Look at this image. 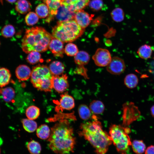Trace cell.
I'll use <instances>...</instances> for the list:
<instances>
[{"label": "cell", "instance_id": "22", "mask_svg": "<svg viewBox=\"0 0 154 154\" xmlns=\"http://www.w3.org/2000/svg\"><path fill=\"white\" fill-rule=\"evenodd\" d=\"M152 51L153 49L151 46L145 44L142 45L139 48L137 53L140 58L147 59L151 57Z\"/></svg>", "mask_w": 154, "mask_h": 154}, {"label": "cell", "instance_id": "18", "mask_svg": "<svg viewBox=\"0 0 154 154\" xmlns=\"http://www.w3.org/2000/svg\"><path fill=\"white\" fill-rule=\"evenodd\" d=\"M15 92L13 89L11 87L0 88V95L5 102H9L14 99Z\"/></svg>", "mask_w": 154, "mask_h": 154}, {"label": "cell", "instance_id": "4", "mask_svg": "<svg viewBox=\"0 0 154 154\" xmlns=\"http://www.w3.org/2000/svg\"><path fill=\"white\" fill-rule=\"evenodd\" d=\"M84 30L74 19L58 22L52 28V36L63 42H70L80 37Z\"/></svg>", "mask_w": 154, "mask_h": 154}, {"label": "cell", "instance_id": "24", "mask_svg": "<svg viewBox=\"0 0 154 154\" xmlns=\"http://www.w3.org/2000/svg\"><path fill=\"white\" fill-rule=\"evenodd\" d=\"M50 131L49 127L46 125H41L37 129L36 134L37 136L42 139L48 138Z\"/></svg>", "mask_w": 154, "mask_h": 154}, {"label": "cell", "instance_id": "12", "mask_svg": "<svg viewBox=\"0 0 154 154\" xmlns=\"http://www.w3.org/2000/svg\"><path fill=\"white\" fill-rule=\"evenodd\" d=\"M93 17L82 10L75 13L74 19L81 28L84 29L89 25Z\"/></svg>", "mask_w": 154, "mask_h": 154}, {"label": "cell", "instance_id": "28", "mask_svg": "<svg viewBox=\"0 0 154 154\" xmlns=\"http://www.w3.org/2000/svg\"><path fill=\"white\" fill-rule=\"evenodd\" d=\"M22 122L24 129L28 132H33L37 129V123L33 120L24 119Z\"/></svg>", "mask_w": 154, "mask_h": 154}, {"label": "cell", "instance_id": "33", "mask_svg": "<svg viewBox=\"0 0 154 154\" xmlns=\"http://www.w3.org/2000/svg\"><path fill=\"white\" fill-rule=\"evenodd\" d=\"M15 33L14 27L11 25L4 26L1 31V35L6 38H10L14 36Z\"/></svg>", "mask_w": 154, "mask_h": 154}, {"label": "cell", "instance_id": "31", "mask_svg": "<svg viewBox=\"0 0 154 154\" xmlns=\"http://www.w3.org/2000/svg\"><path fill=\"white\" fill-rule=\"evenodd\" d=\"M91 111L88 107L84 104L80 105L78 108V112L80 117L82 119H88L91 115Z\"/></svg>", "mask_w": 154, "mask_h": 154}, {"label": "cell", "instance_id": "9", "mask_svg": "<svg viewBox=\"0 0 154 154\" xmlns=\"http://www.w3.org/2000/svg\"><path fill=\"white\" fill-rule=\"evenodd\" d=\"M125 68L124 61L118 57H114L107 66V70L110 73L114 75H119L122 73Z\"/></svg>", "mask_w": 154, "mask_h": 154}, {"label": "cell", "instance_id": "44", "mask_svg": "<svg viewBox=\"0 0 154 154\" xmlns=\"http://www.w3.org/2000/svg\"></svg>", "mask_w": 154, "mask_h": 154}, {"label": "cell", "instance_id": "45", "mask_svg": "<svg viewBox=\"0 0 154 154\" xmlns=\"http://www.w3.org/2000/svg\"></svg>", "mask_w": 154, "mask_h": 154}, {"label": "cell", "instance_id": "35", "mask_svg": "<svg viewBox=\"0 0 154 154\" xmlns=\"http://www.w3.org/2000/svg\"><path fill=\"white\" fill-rule=\"evenodd\" d=\"M39 18L36 13L30 12L26 15L25 18V21L27 25L32 26L38 22Z\"/></svg>", "mask_w": 154, "mask_h": 154}, {"label": "cell", "instance_id": "3", "mask_svg": "<svg viewBox=\"0 0 154 154\" xmlns=\"http://www.w3.org/2000/svg\"><path fill=\"white\" fill-rule=\"evenodd\" d=\"M52 36L43 27H36L26 29L22 40L21 47L26 53L33 51L46 50Z\"/></svg>", "mask_w": 154, "mask_h": 154}, {"label": "cell", "instance_id": "14", "mask_svg": "<svg viewBox=\"0 0 154 154\" xmlns=\"http://www.w3.org/2000/svg\"><path fill=\"white\" fill-rule=\"evenodd\" d=\"M90 0H67L61 4L66 5L70 11L75 13L83 10L88 5Z\"/></svg>", "mask_w": 154, "mask_h": 154}, {"label": "cell", "instance_id": "39", "mask_svg": "<svg viewBox=\"0 0 154 154\" xmlns=\"http://www.w3.org/2000/svg\"><path fill=\"white\" fill-rule=\"evenodd\" d=\"M151 114L152 116L154 117V105L153 106L151 109Z\"/></svg>", "mask_w": 154, "mask_h": 154}, {"label": "cell", "instance_id": "32", "mask_svg": "<svg viewBox=\"0 0 154 154\" xmlns=\"http://www.w3.org/2000/svg\"><path fill=\"white\" fill-rule=\"evenodd\" d=\"M26 60L30 64H35L41 60V56L38 52L33 51L29 53Z\"/></svg>", "mask_w": 154, "mask_h": 154}, {"label": "cell", "instance_id": "29", "mask_svg": "<svg viewBox=\"0 0 154 154\" xmlns=\"http://www.w3.org/2000/svg\"><path fill=\"white\" fill-rule=\"evenodd\" d=\"M131 145L133 151L136 154H142L145 150L146 146L142 140H134Z\"/></svg>", "mask_w": 154, "mask_h": 154}, {"label": "cell", "instance_id": "43", "mask_svg": "<svg viewBox=\"0 0 154 154\" xmlns=\"http://www.w3.org/2000/svg\"><path fill=\"white\" fill-rule=\"evenodd\" d=\"M3 0H0V3L2 5L3 4Z\"/></svg>", "mask_w": 154, "mask_h": 154}, {"label": "cell", "instance_id": "7", "mask_svg": "<svg viewBox=\"0 0 154 154\" xmlns=\"http://www.w3.org/2000/svg\"><path fill=\"white\" fill-rule=\"evenodd\" d=\"M123 107L124 122L125 125H129L137 120L140 116V112L133 103H126Z\"/></svg>", "mask_w": 154, "mask_h": 154}, {"label": "cell", "instance_id": "42", "mask_svg": "<svg viewBox=\"0 0 154 154\" xmlns=\"http://www.w3.org/2000/svg\"><path fill=\"white\" fill-rule=\"evenodd\" d=\"M67 0H60V3L66 1Z\"/></svg>", "mask_w": 154, "mask_h": 154}, {"label": "cell", "instance_id": "10", "mask_svg": "<svg viewBox=\"0 0 154 154\" xmlns=\"http://www.w3.org/2000/svg\"><path fill=\"white\" fill-rule=\"evenodd\" d=\"M66 74H62L60 76H52L51 80L52 88L59 93L64 92L69 86Z\"/></svg>", "mask_w": 154, "mask_h": 154}, {"label": "cell", "instance_id": "26", "mask_svg": "<svg viewBox=\"0 0 154 154\" xmlns=\"http://www.w3.org/2000/svg\"><path fill=\"white\" fill-rule=\"evenodd\" d=\"M35 12L40 18H44L47 17L49 13L48 7L45 3H42L38 5L36 8Z\"/></svg>", "mask_w": 154, "mask_h": 154}, {"label": "cell", "instance_id": "17", "mask_svg": "<svg viewBox=\"0 0 154 154\" xmlns=\"http://www.w3.org/2000/svg\"><path fill=\"white\" fill-rule=\"evenodd\" d=\"M32 7L31 5L27 0H18L15 5V9L19 13L25 14L30 11Z\"/></svg>", "mask_w": 154, "mask_h": 154}, {"label": "cell", "instance_id": "25", "mask_svg": "<svg viewBox=\"0 0 154 154\" xmlns=\"http://www.w3.org/2000/svg\"><path fill=\"white\" fill-rule=\"evenodd\" d=\"M124 84L129 88L135 87L138 83V79L136 75L133 74H130L127 75L124 80Z\"/></svg>", "mask_w": 154, "mask_h": 154}, {"label": "cell", "instance_id": "27", "mask_svg": "<svg viewBox=\"0 0 154 154\" xmlns=\"http://www.w3.org/2000/svg\"><path fill=\"white\" fill-rule=\"evenodd\" d=\"M27 147L31 154H40L41 151V147L40 143L34 140L29 142Z\"/></svg>", "mask_w": 154, "mask_h": 154}, {"label": "cell", "instance_id": "6", "mask_svg": "<svg viewBox=\"0 0 154 154\" xmlns=\"http://www.w3.org/2000/svg\"><path fill=\"white\" fill-rule=\"evenodd\" d=\"M52 75L46 66L39 65L31 71V81L33 86L41 91H51L53 88L51 80Z\"/></svg>", "mask_w": 154, "mask_h": 154}, {"label": "cell", "instance_id": "21", "mask_svg": "<svg viewBox=\"0 0 154 154\" xmlns=\"http://www.w3.org/2000/svg\"><path fill=\"white\" fill-rule=\"evenodd\" d=\"M49 68L53 76H58L62 74L65 69L63 64L57 61L52 62L49 65Z\"/></svg>", "mask_w": 154, "mask_h": 154}, {"label": "cell", "instance_id": "34", "mask_svg": "<svg viewBox=\"0 0 154 154\" xmlns=\"http://www.w3.org/2000/svg\"><path fill=\"white\" fill-rule=\"evenodd\" d=\"M113 19L116 22H120L124 18V13L122 9L119 8L114 9L111 13Z\"/></svg>", "mask_w": 154, "mask_h": 154}, {"label": "cell", "instance_id": "38", "mask_svg": "<svg viewBox=\"0 0 154 154\" xmlns=\"http://www.w3.org/2000/svg\"><path fill=\"white\" fill-rule=\"evenodd\" d=\"M145 154H154V145L149 146L145 150Z\"/></svg>", "mask_w": 154, "mask_h": 154}, {"label": "cell", "instance_id": "46", "mask_svg": "<svg viewBox=\"0 0 154 154\" xmlns=\"http://www.w3.org/2000/svg\"></svg>", "mask_w": 154, "mask_h": 154}, {"label": "cell", "instance_id": "41", "mask_svg": "<svg viewBox=\"0 0 154 154\" xmlns=\"http://www.w3.org/2000/svg\"><path fill=\"white\" fill-rule=\"evenodd\" d=\"M2 142L3 141L1 138L0 137V145L2 144Z\"/></svg>", "mask_w": 154, "mask_h": 154}, {"label": "cell", "instance_id": "1", "mask_svg": "<svg viewBox=\"0 0 154 154\" xmlns=\"http://www.w3.org/2000/svg\"><path fill=\"white\" fill-rule=\"evenodd\" d=\"M48 146L54 153L68 154L73 151L76 144L73 130L66 119L56 123L51 128Z\"/></svg>", "mask_w": 154, "mask_h": 154}, {"label": "cell", "instance_id": "19", "mask_svg": "<svg viewBox=\"0 0 154 154\" xmlns=\"http://www.w3.org/2000/svg\"><path fill=\"white\" fill-rule=\"evenodd\" d=\"M90 60L89 54L84 51H79L74 57L75 62L78 66H83L87 64Z\"/></svg>", "mask_w": 154, "mask_h": 154}, {"label": "cell", "instance_id": "8", "mask_svg": "<svg viewBox=\"0 0 154 154\" xmlns=\"http://www.w3.org/2000/svg\"><path fill=\"white\" fill-rule=\"evenodd\" d=\"M112 58L109 51L102 48H98L92 56V59L95 64L100 67L107 66Z\"/></svg>", "mask_w": 154, "mask_h": 154}, {"label": "cell", "instance_id": "16", "mask_svg": "<svg viewBox=\"0 0 154 154\" xmlns=\"http://www.w3.org/2000/svg\"><path fill=\"white\" fill-rule=\"evenodd\" d=\"M31 71L27 66L21 64L17 67L15 73L18 79L21 81H25L31 77Z\"/></svg>", "mask_w": 154, "mask_h": 154}, {"label": "cell", "instance_id": "37", "mask_svg": "<svg viewBox=\"0 0 154 154\" xmlns=\"http://www.w3.org/2000/svg\"><path fill=\"white\" fill-rule=\"evenodd\" d=\"M88 5L93 11H97L102 9L104 4L102 0H92Z\"/></svg>", "mask_w": 154, "mask_h": 154}, {"label": "cell", "instance_id": "5", "mask_svg": "<svg viewBox=\"0 0 154 154\" xmlns=\"http://www.w3.org/2000/svg\"><path fill=\"white\" fill-rule=\"evenodd\" d=\"M130 130L120 125H111L109 129V135L117 151L120 154H127L131 145L128 133Z\"/></svg>", "mask_w": 154, "mask_h": 154}, {"label": "cell", "instance_id": "30", "mask_svg": "<svg viewBox=\"0 0 154 154\" xmlns=\"http://www.w3.org/2000/svg\"><path fill=\"white\" fill-rule=\"evenodd\" d=\"M39 109L35 106H29L26 109V114L28 118L34 120L37 118L40 115Z\"/></svg>", "mask_w": 154, "mask_h": 154}, {"label": "cell", "instance_id": "13", "mask_svg": "<svg viewBox=\"0 0 154 154\" xmlns=\"http://www.w3.org/2000/svg\"><path fill=\"white\" fill-rule=\"evenodd\" d=\"M48 48L56 57H62L64 52L63 42L52 37L49 43Z\"/></svg>", "mask_w": 154, "mask_h": 154}, {"label": "cell", "instance_id": "20", "mask_svg": "<svg viewBox=\"0 0 154 154\" xmlns=\"http://www.w3.org/2000/svg\"><path fill=\"white\" fill-rule=\"evenodd\" d=\"M11 74L9 70L4 68H0V88L8 84L10 82Z\"/></svg>", "mask_w": 154, "mask_h": 154}, {"label": "cell", "instance_id": "11", "mask_svg": "<svg viewBox=\"0 0 154 154\" xmlns=\"http://www.w3.org/2000/svg\"><path fill=\"white\" fill-rule=\"evenodd\" d=\"M75 14L69 10L66 5L60 4L55 16L58 22H62L74 19Z\"/></svg>", "mask_w": 154, "mask_h": 154}, {"label": "cell", "instance_id": "15", "mask_svg": "<svg viewBox=\"0 0 154 154\" xmlns=\"http://www.w3.org/2000/svg\"><path fill=\"white\" fill-rule=\"evenodd\" d=\"M58 105V108L61 110H71L74 107V100L71 96L67 94H62L61 95Z\"/></svg>", "mask_w": 154, "mask_h": 154}, {"label": "cell", "instance_id": "2", "mask_svg": "<svg viewBox=\"0 0 154 154\" xmlns=\"http://www.w3.org/2000/svg\"><path fill=\"white\" fill-rule=\"evenodd\" d=\"M94 120L80 125L79 134L88 141L95 149L96 154H105L108 150L112 141L110 136L103 131L101 123L93 116Z\"/></svg>", "mask_w": 154, "mask_h": 154}, {"label": "cell", "instance_id": "23", "mask_svg": "<svg viewBox=\"0 0 154 154\" xmlns=\"http://www.w3.org/2000/svg\"><path fill=\"white\" fill-rule=\"evenodd\" d=\"M90 109L91 111L95 114H100L102 113L104 110V106L100 101L94 100L90 104Z\"/></svg>", "mask_w": 154, "mask_h": 154}, {"label": "cell", "instance_id": "36", "mask_svg": "<svg viewBox=\"0 0 154 154\" xmlns=\"http://www.w3.org/2000/svg\"><path fill=\"white\" fill-rule=\"evenodd\" d=\"M64 52L68 56L76 55L79 52L77 46L75 44L70 42L67 44L64 49Z\"/></svg>", "mask_w": 154, "mask_h": 154}, {"label": "cell", "instance_id": "40", "mask_svg": "<svg viewBox=\"0 0 154 154\" xmlns=\"http://www.w3.org/2000/svg\"><path fill=\"white\" fill-rule=\"evenodd\" d=\"M7 2L10 3H13L15 2L17 0H6Z\"/></svg>", "mask_w": 154, "mask_h": 154}]
</instances>
